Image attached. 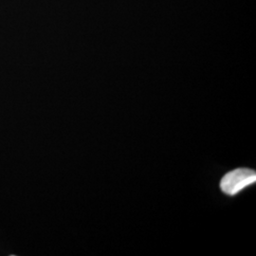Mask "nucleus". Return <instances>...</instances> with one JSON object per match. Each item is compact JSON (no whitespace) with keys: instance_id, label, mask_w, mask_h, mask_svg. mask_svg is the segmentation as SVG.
Returning <instances> with one entry per match:
<instances>
[{"instance_id":"1","label":"nucleus","mask_w":256,"mask_h":256,"mask_svg":"<svg viewBox=\"0 0 256 256\" xmlns=\"http://www.w3.org/2000/svg\"><path fill=\"white\" fill-rule=\"evenodd\" d=\"M256 182L254 170L239 168L225 174L220 182V189L228 196H234Z\"/></svg>"}]
</instances>
